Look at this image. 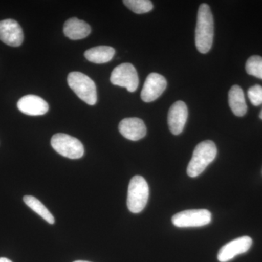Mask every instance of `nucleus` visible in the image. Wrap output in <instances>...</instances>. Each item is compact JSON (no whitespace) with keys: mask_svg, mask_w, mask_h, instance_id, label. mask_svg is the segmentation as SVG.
Listing matches in <instances>:
<instances>
[{"mask_svg":"<svg viewBox=\"0 0 262 262\" xmlns=\"http://www.w3.org/2000/svg\"><path fill=\"white\" fill-rule=\"evenodd\" d=\"M214 36V22L211 8L207 4H202L198 13L195 30L196 49L201 53L211 50Z\"/></svg>","mask_w":262,"mask_h":262,"instance_id":"nucleus-1","label":"nucleus"},{"mask_svg":"<svg viewBox=\"0 0 262 262\" xmlns=\"http://www.w3.org/2000/svg\"><path fill=\"white\" fill-rule=\"evenodd\" d=\"M216 155L217 148L213 141H205L200 143L194 149L192 159L188 165V176L195 178L201 175L215 160Z\"/></svg>","mask_w":262,"mask_h":262,"instance_id":"nucleus-2","label":"nucleus"},{"mask_svg":"<svg viewBox=\"0 0 262 262\" xmlns=\"http://www.w3.org/2000/svg\"><path fill=\"white\" fill-rule=\"evenodd\" d=\"M149 195V188L144 177L135 176L131 179L127 190V206L129 211L139 213L144 210Z\"/></svg>","mask_w":262,"mask_h":262,"instance_id":"nucleus-3","label":"nucleus"},{"mask_svg":"<svg viewBox=\"0 0 262 262\" xmlns=\"http://www.w3.org/2000/svg\"><path fill=\"white\" fill-rule=\"evenodd\" d=\"M69 86L81 100L88 104H96L97 102V89L96 84L89 76L78 72L69 74Z\"/></svg>","mask_w":262,"mask_h":262,"instance_id":"nucleus-4","label":"nucleus"},{"mask_svg":"<svg viewBox=\"0 0 262 262\" xmlns=\"http://www.w3.org/2000/svg\"><path fill=\"white\" fill-rule=\"evenodd\" d=\"M51 146L58 154L70 159H80L84 152L80 140L65 134H55L51 139Z\"/></svg>","mask_w":262,"mask_h":262,"instance_id":"nucleus-5","label":"nucleus"},{"mask_svg":"<svg viewBox=\"0 0 262 262\" xmlns=\"http://www.w3.org/2000/svg\"><path fill=\"white\" fill-rule=\"evenodd\" d=\"M110 81L115 85L125 88L129 92H135L139 87V79L137 71L131 63L117 66L112 72Z\"/></svg>","mask_w":262,"mask_h":262,"instance_id":"nucleus-6","label":"nucleus"},{"mask_svg":"<svg viewBox=\"0 0 262 262\" xmlns=\"http://www.w3.org/2000/svg\"><path fill=\"white\" fill-rule=\"evenodd\" d=\"M211 212L206 209L187 210L173 215L172 223L180 228L203 227L211 223Z\"/></svg>","mask_w":262,"mask_h":262,"instance_id":"nucleus-7","label":"nucleus"},{"mask_svg":"<svg viewBox=\"0 0 262 262\" xmlns=\"http://www.w3.org/2000/svg\"><path fill=\"white\" fill-rule=\"evenodd\" d=\"M167 87V81L160 74L151 73L146 77L141 91V99L144 102H152L163 94Z\"/></svg>","mask_w":262,"mask_h":262,"instance_id":"nucleus-8","label":"nucleus"},{"mask_svg":"<svg viewBox=\"0 0 262 262\" xmlns=\"http://www.w3.org/2000/svg\"><path fill=\"white\" fill-rule=\"evenodd\" d=\"M0 40L11 47H18L23 43V30L16 20H0Z\"/></svg>","mask_w":262,"mask_h":262,"instance_id":"nucleus-9","label":"nucleus"},{"mask_svg":"<svg viewBox=\"0 0 262 262\" xmlns=\"http://www.w3.org/2000/svg\"><path fill=\"white\" fill-rule=\"evenodd\" d=\"M253 244V241L248 236L239 237L230 241L222 247L218 253L219 261L227 262L232 260L235 256L245 253L248 251Z\"/></svg>","mask_w":262,"mask_h":262,"instance_id":"nucleus-10","label":"nucleus"},{"mask_svg":"<svg viewBox=\"0 0 262 262\" xmlns=\"http://www.w3.org/2000/svg\"><path fill=\"white\" fill-rule=\"evenodd\" d=\"M188 117V108L184 101H178L172 105L168 112L169 129L173 135L182 134Z\"/></svg>","mask_w":262,"mask_h":262,"instance_id":"nucleus-11","label":"nucleus"},{"mask_svg":"<svg viewBox=\"0 0 262 262\" xmlns=\"http://www.w3.org/2000/svg\"><path fill=\"white\" fill-rule=\"evenodd\" d=\"M18 110L25 115L39 116L48 113V103L43 98L34 95L23 96L17 103Z\"/></svg>","mask_w":262,"mask_h":262,"instance_id":"nucleus-12","label":"nucleus"},{"mask_svg":"<svg viewBox=\"0 0 262 262\" xmlns=\"http://www.w3.org/2000/svg\"><path fill=\"white\" fill-rule=\"evenodd\" d=\"M119 130L124 137L130 141H139L146 134L144 121L137 117L125 118L119 124Z\"/></svg>","mask_w":262,"mask_h":262,"instance_id":"nucleus-13","label":"nucleus"},{"mask_svg":"<svg viewBox=\"0 0 262 262\" xmlns=\"http://www.w3.org/2000/svg\"><path fill=\"white\" fill-rule=\"evenodd\" d=\"M91 28L89 24L77 18L67 20L63 26L66 37L73 40L84 39L91 34Z\"/></svg>","mask_w":262,"mask_h":262,"instance_id":"nucleus-14","label":"nucleus"},{"mask_svg":"<svg viewBox=\"0 0 262 262\" xmlns=\"http://www.w3.org/2000/svg\"><path fill=\"white\" fill-rule=\"evenodd\" d=\"M229 105L236 116L243 117L247 113L244 91L239 86L234 85L231 88L229 92Z\"/></svg>","mask_w":262,"mask_h":262,"instance_id":"nucleus-15","label":"nucleus"},{"mask_svg":"<svg viewBox=\"0 0 262 262\" xmlns=\"http://www.w3.org/2000/svg\"><path fill=\"white\" fill-rule=\"evenodd\" d=\"M115 54V50L110 46H98L84 52V57L95 63H104L111 61Z\"/></svg>","mask_w":262,"mask_h":262,"instance_id":"nucleus-16","label":"nucleus"},{"mask_svg":"<svg viewBox=\"0 0 262 262\" xmlns=\"http://www.w3.org/2000/svg\"><path fill=\"white\" fill-rule=\"evenodd\" d=\"M24 201L27 206L29 207L32 211L37 213L38 215H40L43 220H46L51 225L54 224L55 220L53 215L37 198L31 195H26L24 196Z\"/></svg>","mask_w":262,"mask_h":262,"instance_id":"nucleus-17","label":"nucleus"},{"mask_svg":"<svg viewBox=\"0 0 262 262\" xmlns=\"http://www.w3.org/2000/svg\"><path fill=\"white\" fill-rule=\"evenodd\" d=\"M124 4L134 13L143 14L153 9L152 3L149 0H125Z\"/></svg>","mask_w":262,"mask_h":262,"instance_id":"nucleus-18","label":"nucleus"},{"mask_svg":"<svg viewBox=\"0 0 262 262\" xmlns=\"http://www.w3.org/2000/svg\"><path fill=\"white\" fill-rule=\"evenodd\" d=\"M246 70L248 75L262 80V57L259 56L250 57L246 62Z\"/></svg>","mask_w":262,"mask_h":262,"instance_id":"nucleus-19","label":"nucleus"},{"mask_svg":"<svg viewBox=\"0 0 262 262\" xmlns=\"http://www.w3.org/2000/svg\"><path fill=\"white\" fill-rule=\"evenodd\" d=\"M248 96L253 106H259L262 104V87L256 84L250 88L248 91Z\"/></svg>","mask_w":262,"mask_h":262,"instance_id":"nucleus-20","label":"nucleus"},{"mask_svg":"<svg viewBox=\"0 0 262 262\" xmlns=\"http://www.w3.org/2000/svg\"><path fill=\"white\" fill-rule=\"evenodd\" d=\"M0 262H13L7 258H0Z\"/></svg>","mask_w":262,"mask_h":262,"instance_id":"nucleus-21","label":"nucleus"},{"mask_svg":"<svg viewBox=\"0 0 262 262\" xmlns=\"http://www.w3.org/2000/svg\"><path fill=\"white\" fill-rule=\"evenodd\" d=\"M259 117L262 120V110H261V113H260V114H259Z\"/></svg>","mask_w":262,"mask_h":262,"instance_id":"nucleus-22","label":"nucleus"},{"mask_svg":"<svg viewBox=\"0 0 262 262\" xmlns=\"http://www.w3.org/2000/svg\"><path fill=\"white\" fill-rule=\"evenodd\" d=\"M74 262H90V261H74Z\"/></svg>","mask_w":262,"mask_h":262,"instance_id":"nucleus-23","label":"nucleus"}]
</instances>
